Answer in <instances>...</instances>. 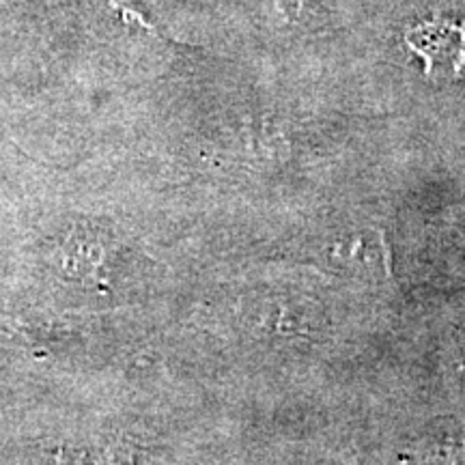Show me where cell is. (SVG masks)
<instances>
[{"label":"cell","mask_w":465,"mask_h":465,"mask_svg":"<svg viewBox=\"0 0 465 465\" xmlns=\"http://www.w3.org/2000/svg\"><path fill=\"white\" fill-rule=\"evenodd\" d=\"M405 42L424 58L427 74L435 78H465V25L429 20L407 31Z\"/></svg>","instance_id":"cell-1"}]
</instances>
